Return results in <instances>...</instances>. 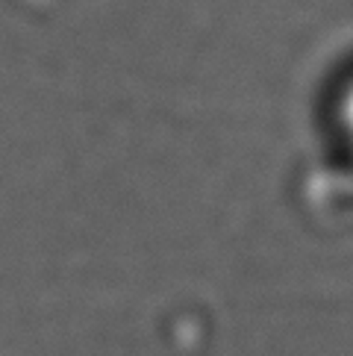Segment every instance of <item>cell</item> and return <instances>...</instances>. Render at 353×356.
<instances>
[{
  "label": "cell",
  "mask_w": 353,
  "mask_h": 356,
  "mask_svg": "<svg viewBox=\"0 0 353 356\" xmlns=\"http://www.w3.org/2000/svg\"><path fill=\"white\" fill-rule=\"evenodd\" d=\"M345 121H347V127H350V133H353V86H350V92H347V97H345Z\"/></svg>",
  "instance_id": "6da1fadb"
}]
</instances>
